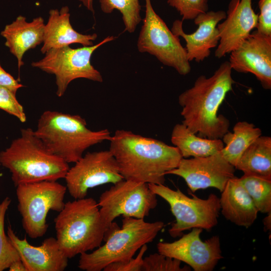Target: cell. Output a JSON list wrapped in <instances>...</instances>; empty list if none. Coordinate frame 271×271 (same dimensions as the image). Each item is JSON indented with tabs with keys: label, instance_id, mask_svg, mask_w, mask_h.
<instances>
[{
	"label": "cell",
	"instance_id": "1",
	"mask_svg": "<svg viewBox=\"0 0 271 271\" xmlns=\"http://www.w3.org/2000/svg\"><path fill=\"white\" fill-rule=\"evenodd\" d=\"M229 61L223 62L209 78L199 76L178 97L182 123L203 138L221 139L229 131V120L218 114L219 107L235 83Z\"/></svg>",
	"mask_w": 271,
	"mask_h": 271
},
{
	"label": "cell",
	"instance_id": "2",
	"mask_svg": "<svg viewBox=\"0 0 271 271\" xmlns=\"http://www.w3.org/2000/svg\"><path fill=\"white\" fill-rule=\"evenodd\" d=\"M109 142V150L126 180L164 184L165 176L182 159L176 147L131 131L117 130Z\"/></svg>",
	"mask_w": 271,
	"mask_h": 271
},
{
	"label": "cell",
	"instance_id": "3",
	"mask_svg": "<svg viewBox=\"0 0 271 271\" xmlns=\"http://www.w3.org/2000/svg\"><path fill=\"white\" fill-rule=\"evenodd\" d=\"M0 164L11 173L15 186L65 178L69 164L52 154L28 127L0 153Z\"/></svg>",
	"mask_w": 271,
	"mask_h": 271
},
{
	"label": "cell",
	"instance_id": "4",
	"mask_svg": "<svg viewBox=\"0 0 271 271\" xmlns=\"http://www.w3.org/2000/svg\"><path fill=\"white\" fill-rule=\"evenodd\" d=\"M36 134L53 154L68 164L75 163L90 147L110 140L107 129L91 130L84 118L58 111H45L39 117Z\"/></svg>",
	"mask_w": 271,
	"mask_h": 271
},
{
	"label": "cell",
	"instance_id": "5",
	"mask_svg": "<svg viewBox=\"0 0 271 271\" xmlns=\"http://www.w3.org/2000/svg\"><path fill=\"white\" fill-rule=\"evenodd\" d=\"M92 198L65 203L54 219L56 240L60 249L69 259L99 247L107 228Z\"/></svg>",
	"mask_w": 271,
	"mask_h": 271
},
{
	"label": "cell",
	"instance_id": "6",
	"mask_svg": "<svg viewBox=\"0 0 271 271\" xmlns=\"http://www.w3.org/2000/svg\"><path fill=\"white\" fill-rule=\"evenodd\" d=\"M165 224L144 219L124 217L122 226L90 253L80 254L78 267L86 271H101L111 263L126 261L142 246L152 242Z\"/></svg>",
	"mask_w": 271,
	"mask_h": 271
},
{
	"label": "cell",
	"instance_id": "7",
	"mask_svg": "<svg viewBox=\"0 0 271 271\" xmlns=\"http://www.w3.org/2000/svg\"><path fill=\"white\" fill-rule=\"evenodd\" d=\"M16 187L18 210L24 230L32 238L42 237L49 227V211L59 212L64 206L66 187L57 181H43L22 184Z\"/></svg>",
	"mask_w": 271,
	"mask_h": 271
},
{
	"label": "cell",
	"instance_id": "8",
	"mask_svg": "<svg viewBox=\"0 0 271 271\" xmlns=\"http://www.w3.org/2000/svg\"><path fill=\"white\" fill-rule=\"evenodd\" d=\"M150 189L169 205L175 221L169 229L172 237L181 236L183 231L194 228L209 230L218 223L220 211L219 198L211 193L207 199L191 197L179 189L173 190L164 184H148Z\"/></svg>",
	"mask_w": 271,
	"mask_h": 271
},
{
	"label": "cell",
	"instance_id": "9",
	"mask_svg": "<svg viewBox=\"0 0 271 271\" xmlns=\"http://www.w3.org/2000/svg\"><path fill=\"white\" fill-rule=\"evenodd\" d=\"M114 39L113 36H108L96 45L76 49L69 46L52 49L45 54L43 58L32 62L31 65L55 76L56 94L61 97L69 83L75 79L103 81L100 73L92 65L91 58L98 48Z\"/></svg>",
	"mask_w": 271,
	"mask_h": 271
},
{
	"label": "cell",
	"instance_id": "10",
	"mask_svg": "<svg viewBox=\"0 0 271 271\" xmlns=\"http://www.w3.org/2000/svg\"><path fill=\"white\" fill-rule=\"evenodd\" d=\"M146 14L137 46L139 52L155 56L164 65L174 68L179 74L191 71L186 48L155 12L151 0H145Z\"/></svg>",
	"mask_w": 271,
	"mask_h": 271
},
{
	"label": "cell",
	"instance_id": "11",
	"mask_svg": "<svg viewBox=\"0 0 271 271\" xmlns=\"http://www.w3.org/2000/svg\"><path fill=\"white\" fill-rule=\"evenodd\" d=\"M157 197L148 184L123 179L101 194L98 205L107 227L120 215L144 219L157 206Z\"/></svg>",
	"mask_w": 271,
	"mask_h": 271
},
{
	"label": "cell",
	"instance_id": "12",
	"mask_svg": "<svg viewBox=\"0 0 271 271\" xmlns=\"http://www.w3.org/2000/svg\"><path fill=\"white\" fill-rule=\"evenodd\" d=\"M74 163L64 179L67 190L75 199L85 198L90 189L124 179L109 150L88 152Z\"/></svg>",
	"mask_w": 271,
	"mask_h": 271
},
{
	"label": "cell",
	"instance_id": "13",
	"mask_svg": "<svg viewBox=\"0 0 271 271\" xmlns=\"http://www.w3.org/2000/svg\"><path fill=\"white\" fill-rule=\"evenodd\" d=\"M203 229L192 228L188 233L172 242H159L158 251L186 263L194 271H212L223 257L219 237L214 235L202 240Z\"/></svg>",
	"mask_w": 271,
	"mask_h": 271
},
{
	"label": "cell",
	"instance_id": "14",
	"mask_svg": "<svg viewBox=\"0 0 271 271\" xmlns=\"http://www.w3.org/2000/svg\"><path fill=\"white\" fill-rule=\"evenodd\" d=\"M220 151L207 157L182 158L178 167L167 175L182 178L192 193L210 187L221 192L227 182L235 176V168Z\"/></svg>",
	"mask_w": 271,
	"mask_h": 271
},
{
	"label": "cell",
	"instance_id": "15",
	"mask_svg": "<svg viewBox=\"0 0 271 271\" xmlns=\"http://www.w3.org/2000/svg\"><path fill=\"white\" fill-rule=\"evenodd\" d=\"M229 62L232 69L251 73L264 89H271V36L254 31L230 53Z\"/></svg>",
	"mask_w": 271,
	"mask_h": 271
},
{
	"label": "cell",
	"instance_id": "16",
	"mask_svg": "<svg viewBox=\"0 0 271 271\" xmlns=\"http://www.w3.org/2000/svg\"><path fill=\"white\" fill-rule=\"evenodd\" d=\"M257 21L252 0H231L225 21L217 26L220 39L215 56L220 59L238 48L256 28Z\"/></svg>",
	"mask_w": 271,
	"mask_h": 271
},
{
	"label": "cell",
	"instance_id": "17",
	"mask_svg": "<svg viewBox=\"0 0 271 271\" xmlns=\"http://www.w3.org/2000/svg\"><path fill=\"white\" fill-rule=\"evenodd\" d=\"M226 17V13L222 10L200 14L194 19L198 29L190 34L184 32L183 21L177 20L173 22L171 31L185 40L189 62L195 60L199 63L210 55L211 49L218 45L220 39L217 26Z\"/></svg>",
	"mask_w": 271,
	"mask_h": 271
},
{
	"label": "cell",
	"instance_id": "18",
	"mask_svg": "<svg viewBox=\"0 0 271 271\" xmlns=\"http://www.w3.org/2000/svg\"><path fill=\"white\" fill-rule=\"evenodd\" d=\"M7 235L27 271H63L67 267L68 258L60 249L56 238L50 237L40 245L34 246L26 237L21 239L17 236L11 226Z\"/></svg>",
	"mask_w": 271,
	"mask_h": 271
},
{
	"label": "cell",
	"instance_id": "19",
	"mask_svg": "<svg viewBox=\"0 0 271 271\" xmlns=\"http://www.w3.org/2000/svg\"><path fill=\"white\" fill-rule=\"evenodd\" d=\"M69 12L67 6L62 7L60 11L52 9L49 11L48 21L44 27L43 45L40 50L43 54L50 49L74 43L83 46L93 45L92 42L96 39L97 34L85 35L76 31L70 23Z\"/></svg>",
	"mask_w": 271,
	"mask_h": 271
},
{
	"label": "cell",
	"instance_id": "20",
	"mask_svg": "<svg viewBox=\"0 0 271 271\" xmlns=\"http://www.w3.org/2000/svg\"><path fill=\"white\" fill-rule=\"evenodd\" d=\"M219 201L223 216L237 226L248 228L257 217L258 211L239 178L227 182Z\"/></svg>",
	"mask_w": 271,
	"mask_h": 271
},
{
	"label": "cell",
	"instance_id": "21",
	"mask_svg": "<svg viewBox=\"0 0 271 271\" xmlns=\"http://www.w3.org/2000/svg\"><path fill=\"white\" fill-rule=\"evenodd\" d=\"M44 27V20L41 17L29 22L26 17L19 16L1 32V35L6 39V46L17 59L19 69L24 65L25 52L43 43Z\"/></svg>",
	"mask_w": 271,
	"mask_h": 271
},
{
	"label": "cell",
	"instance_id": "22",
	"mask_svg": "<svg viewBox=\"0 0 271 271\" xmlns=\"http://www.w3.org/2000/svg\"><path fill=\"white\" fill-rule=\"evenodd\" d=\"M171 141L183 158L209 156L220 152L224 146L221 139L197 136L182 123L174 126Z\"/></svg>",
	"mask_w": 271,
	"mask_h": 271
},
{
	"label": "cell",
	"instance_id": "23",
	"mask_svg": "<svg viewBox=\"0 0 271 271\" xmlns=\"http://www.w3.org/2000/svg\"><path fill=\"white\" fill-rule=\"evenodd\" d=\"M234 167L244 174L271 179V138H257L245 150Z\"/></svg>",
	"mask_w": 271,
	"mask_h": 271
},
{
	"label": "cell",
	"instance_id": "24",
	"mask_svg": "<svg viewBox=\"0 0 271 271\" xmlns=\"http://www.w3.org/2000/svg\"><path fill=\"white\" fill-rule=\"evenodd\" d=\"M232 131H228L222 137L224 146L220 152L224 158L235 167L245 150L261 136L262 132L253 123L245 121L237 122Z\"/></svg>",
	"mask_w": 271,
	"mask_h": 271
},
{
	"label": "cell",
	"instance_id": "25",
	"mask_svg": "<svg viewBox=\"0 0 271 271\" xmlns=\"http://www.w3.org/2000/svg\"><path fill=\"white\" fill-rule=\"evenodd\" d=\"M240 180L258 212H270L271 179L244 174Z\"/></svg>",
	"mask_w": 271,
	"mask_h": 271
},
{
	"label": "cell",
	"instance_id": "26",
	"mask_svg": "<svg viewBox=\"0 0 271 271\" xmlns=\"http://www.w3.org/2000/svg\"><path fill=\"white\" fill-rule=\"evenodd\" d=\"M102 11L110 14L117 10L122 15L124 31L133 33L141 22V6L139 0H99Z\"/></svg>",
	"mask_w": 271,
	"mask_h": 271
},
{
	"label": "cell",
	"instance_id": "27",
	"mask_svg": "<svg viewBox=\"0 0 271 271\" xmlns=\"http://www.w3.org/2000/svg\"><path fill=\"white\" fill-rule=\"evenodd\" d=\"M11 203V199L7 197L0 203V271L9 268L14 262L21 259L5 231V216Z\"/></svg>",
	"mask_w": 271,
	"mask_h": 271
},
{
	"label": "cell",
	"instance_id": "28",
	"mask_svg": "<svg viewBox=\"0 0 271 271\" xmlns=\"http://www.w3.org/2000/svg\"><path fill=\"white\" fill-rule=\"evenodd\" d=\"M182 262L177 259L157 252L144 258L142 271H189L188 265L182 266Z\"/></svg>",
	"mask_w": 271,
	"mask_h": 271
},
{
	"label": "cell",
	"instance_id": "29",
	"mask_svg": "<svg viewBox=\"0 0 271 271\" xmlns=\"http://www.w3.org/2000/svg\"><path fill=\"white\" fill-rule=\"evenodd\" d=\"M209 0H167L182 17V20H194L198 15L208 10Z\"/></svg>",
	"mask_w": 271,
	"mask_h": 271
},
{
	"label": "cell",
	"instance_id": "30",
	"mask_svg": "<svg viewBox=\"0 0 271 271\" xmlns=\"http://www.w3.org/2000/svg\"><path fill=\"white\" fill-rule=\"evenodd\" d=\"M0 109L16 117L22 122L27 120L23 106L17 99L16 94L2 86H0Z\"/></svg>",
	"mask_w": 271,
	"mask_h": 271
},
{
	"label": "cell",
	"instance_id": "31",
	"mask_svg": "<svg viewBox=\"0 0 271 271\" xmlns=\"http://www.w3.org/2000/svg\"><path fill=\"white\" fill-rule=\"evenodd\" d=\"M136 257L121 262H113L106 266L104 271H142L144 263V255L148 249L147 244L140 249Z\"/></svg>",
	"mask_w": 271,
	"mask_h": 271
},
{
	"label": "cell",
	"instance_id": "32",
	"mask_svg": "<svg viewBox=\"0 0 271 271\" xmlns=\"http://www.w3.org/2000/svg\"><path fill=\"white\" fill-rule=\"evenodd\" d=\"M259 14L258 15L257 31L271 36V0H259Z\"/></svg>",
	"mask_w": 271,
	"mask_h": 271
},
{
	"label": "cell",
	"instance_id": "33",
	"mask_svg": "<svg viewBox=\"0 0 271 271\" xmlns=\"http://www.w3.org/2000/svg\"><path fill=\"white\" fill-rule=\"evenodd\" d=\"M0 86L6 87L16 94L17 90L24 86L15 79L1 66L0 64Z\"/></svg>",
	"mask_w": 271,
	"mask_h": 271
},
{
	"label": "cell",
	"instance_id": "34",
	"mask_svg": "<svg viewBox=\"0 0 271 271\" xmlns=\"http://www.w3.org/2000/svg\"><path fill=\"white\" fill-rule=\"evenodd\" d=\"M10 271H27L22 261L20 259L14 262L9 267Z\"/></svg>",
	"mask_w": 271,
	"mask_h": 271
},
{
	"label": "cell",
	"instance_id": "35",
	"mask_svg": "<svg viewBox=\"0 0 271 271\" xmlns=\"http://www.w3.org/2000/svg\"><path fill=\"white\" fill-rule=\"evenodd\" d=\"M81 2L83 6L89 11L94 13V9L93 7V0H78Z\"/></svg>",
	"mask_w": 271,
	"mask_h": 271
},
{
	"label": "cell",
	"instance_id": "36",
	"mask_svg": "<svg viewBox=\"0 0 271 271\" xmlns=\"http://www.w3.org/2000/svg\"><path fill=\"white\" fill-rule=\"evenodd\" d=\"M264 228L266 230H270L271 226V212L267 213V216L263 220Z\"/></svg>",
	"mask_w": 271,
	"mask_h": 271
}]
</instances>
